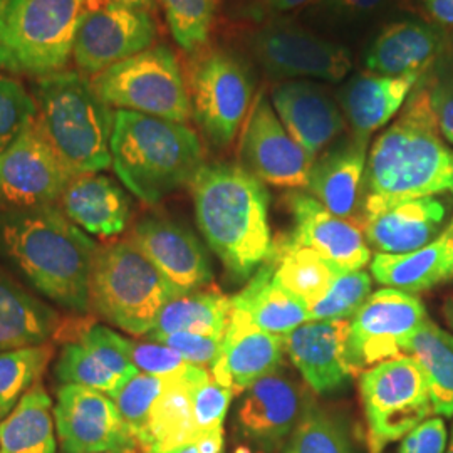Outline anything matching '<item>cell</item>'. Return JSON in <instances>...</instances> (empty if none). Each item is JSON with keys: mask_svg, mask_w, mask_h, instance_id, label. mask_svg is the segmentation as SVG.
Listing matches in <instances>:
<instances>
[{"mask_svg": "<svg viewBox=\"0 0 453 453\" xmlns=\"http://www.w3.org/2000/svg\"><path fill=\"white\" fill-rule=\"evenodd\" d=\"M421 81L428 88L440 134L453 145V42H447L435 65L421 76Z\"/></svg>", "mask_w": 453, "mask_h": 453, "instance_id": "43", "label": "cell"}, {"mask_svg": "<svg viewBox=\"0 0 453 453\" xmlns=\"http://www.w3.org/2000/svg\"><path fill=\"white\" fill-rule=\"evenodd\" d=\"M428 319L415 294L385 288L372 292L351 318L346 361L353 378L372 366L402 357L406 341Z\"/></svg>", "mask_w": 453, "mask_h": 453, "instance_id": "11", "label": "cell"}, {"mask_svg": "<svg viewBox=\"0 0 453 453\" xmlns=\"http://www.w3.org/2000/svg\"><path fill=\"white\" fill-rule=\"evenodd\" d=\"M155 39V20L145 11L108 0H86L73 59L82 73L96 76L151 48Z\"/></svg>", "mask_w": 453, "mask_h": 453, "instance_id": "12", "label": "cell"}, {"mask_svg": "<svg viewBox=\"0 0 453 453\" xmlns=\"http://www.w3.org/2000/svg\"><path fill=\"white\" fill-rule=\"evenodd\" d=\"M447 443V425L440 417H435L423 421L402 438L398 453H445Z\"/></svg>", "mask_w": 453, "mask_h": 453, "instance_id": "47", "label": "cell"}, {"mask_svg": "<svg viewBox=\"0 0 453 453\" xmlns=\"http://www.w3.org/2000/svg\"><path fill=\"white\" fill-rule=\"evenodd\" d=\"M351 319L308 321L284 336L286 353L312 391H336L353 378L346 361Z\"/></svg>", "mask_w": 453, "mask_h": 453, "instance_id": "22", "label": "cell"}, {"mask_svg": "<svg viewBox=\"0 0 453 453\" xmlns=\"http://www.w3.org/2000/svg\"><path fill=\"white\" fill-rule=\"evenodd\" d=\"M162 453H200V450H198L196 443H185V445H180L177 449H172L168 452Z\"/></svg>", "mask_w": 453, "mask_h": 453, "instance_id": "53", "label": "cell"}, {"mask_svg": "<svg viewBox=\"0 0 453 453\" xmlns=\"http://www.w3.org/2000/svg\"><path fill=\"white\" fill-rule=\"evenodd\" d=\"M243 168L279 188H306L314 160L284 128L274 106L260 96L249 116L241 146Z\"/></svg>", "mask_w": 453, "mask_h": 453, "instance_id": "16", "label": "cell"}, {"mask_svg": "<svg viewBox=\"0 0 453 453\" xmlns=\"http://www.w3.org/2000/svg\"><path fill=\"white\" fill-rule=\"evenodd\" d=\"M108 2H114L119 5H127V7H133V9H140L150 12L157 7V0H108Z\"/></svg>", "mask_w": 453, "mask_h": 453, "instance_id": "51", "label": "cell"}, {"mask_svg": "<svg viewBox=\"0 0 453 453\" xmlns=\"http://www.w3.org/2000/svg\"><path fill=\"white\" fill-rule=\"evenodd\" d=\"M403 355L418 361L426 376L434 413L453 417V334L426 319L406 341Z\"/></svg>", "mask_w": 453, "mask_h": 453, "instance_id": "36", "label": "cell"}, {"mask_svg": "<svg viewBox=\"0 0 453 453\" xmlns=\"http://www.w3.org/2000/svg\"><path fill=\"white\" fill-rule=\"evenodd\" d=\"M211 370L187 366L170 376L166 388L150 411L140 447L148 453L168 452L185 443H195L198 432L195 425V383Z\"/></svg>", "mask_w": 453, "mask_h": 453, "instance_id": "29", "label": "cell"}, {"mask_svg": "<svg viewBox=\"0 0 453 453\" xmlns=\"http://www.w3.org/2000/svg\"><path fill=\"white\" fill-rule=\"evenodd\" d=\"M366 151L368 140L355 134L341 145L326 150L314 160L306 187L308 194L333 215L361 224Z\"/></svg>", "mask_w": 453, "mask_h": 453, "instance_id": "24", "label": "cell"}, {"mask_svg": "<svg viewBox=\"0 0 453 453\" xmlns=\"http://www.w3.org/2000/svg\"><path fill=\"white\" fill-rule=\"evenodd\" d=\"M224 338L194 334V333H173L157 342H162L168 348L175 349L190 365L211 370L213 363L217 361V357H220V353H222Z\"/></svg>", "mask_w": 453, "mask_h": 453, "instance_id": "46", "label": "cell"}, {"mask_svg": "<svg viewBox=\"0 0 453 453\" xmlns=\"http://www.w3.org/2000/svg\"><path fill=\"white\" fill-rule=\"evenodd\" d=\"M130 453H148V452H146L145 449H142V447H140V445H138V447H134V449H133V450H131Z\"/></svg>", "mask_w": 453, "mask_h": 453, "instance_id": "58", "label": "cell"}, {"mask_svg": "<svg viewBox=\"0 0 453 453\" xmlns=\"http://www.w3.org/2000/svg\"><path fill=\"white\" fill-rule=\"evenodd\" d=\"M286 203L292 217L291 234H286L289 242L316 250L341 271H361L368 265L372 249L361 222L333 215L304 192L286 195Z\"/></svg>", "mask_w": 453, "mask_h": 453, "instance_id": "20", "label": "cell"}, {"mask_svg": "<svg viewBox=\"0 0 453 453\" xmlns=\"http://www.w3.org/2000/svg\"><path fill=\"white\" fill-rule=\"evenodd\" d=\"M417 4L432 22L453 27V0H417Z\"/></svg>", "mask_w": 453, "mask_h": 453, "instance_id": "48", "label": "cell"}, {"mask_svg": "<svg viewBox=\"0 0 453 453\" xmlns=\"http://www.w3.org/2000/svg\"><path fill=\"white\" fill-rule=\"evenodd\" d=\"M5 4H7V0H0V16H2L4 9H5Z\"/></svg>", "mask_w": 453, "mask_h": 453, "instance_id": "60", "label": "cell"}, {"mask_svg": "<svg viewBox=\"0 0 453 453\" xmlns=\"http://www.w3.org/2000/svg\"><path fill=\"white\" fill-rule=\"evenodd\" d=\"M252 95V76L234 54L209 50L192 65V116L213 145L226 146L235 138Z\"/></svg>", "mask_w": 453, "mask_h": 453, "instance_id": "10", "label": "cell"}, {"mask_svg": "<svg viewBox=\"0 0 453 453\" xmlns=\"http://www.w3.org/2000/svg\"><path fill=\"white\" fill-rule=\"evenodd\" d=\"M170 376H153L138 372L134 378L116 393L114 403L118 406L123 420L130 426L133 437L136 438L138 445L146 430V423L150 411L166 388Z\"/></svg>", "mask_w": 453, "mask_h": 453, "instance_id": "42", "label": "cell"}, {"mask_svg": "<svg viewBox=\"0 0 453 453\" xmlns=\"http://www.w3.org/2000/svg\"><path fill=\"white\" fill-rule=\"evenodd\" d=\"M284 351V336L260 329L243 311L232 308L222 353L211 368V376L234 393H243L279 370Z\"/></svg>", "mask_w": 453, "mask_h": 453, "instance_id": "21", "label": "cell"}, {"mask_svg": "<svg viewBox=\"0 0 453 453\" xmlns=\"http://www.w3.org/2000/svg\"><path fill=\"white\" fill-rule=\"evenodd\" d=\"M37 119L35 97L20 82L0 76V153L14 145Z\"/></svg>", "mask_w": 453, "mask_h": 453, "instance_id": "41", "label": "cell"}, {"mask_svg": "<svg viewBox=\"0 0 453 453\" xmlns=\"http://www.w3.org/2000/svg\"><path fill=\"white\" fill-rule=\"evenodd\" d=\"M252 44L262 67L275 78L338 82L351 69L348 49L286 22L264 27Z\"/></svg>", "mask_w": 453, "mask_h": 453, "instance_id": "15", "label": "cell"}, {"mask_svg": "<svg viewBox=\"0 0 453 453\" xmlns=\"http://www.w3.org/2000/svg\"><path fill=\"white\" fill-rule=\"evenodd\" d=\"M453 226H449L435 242L406 254L372 256V274L380 284L398 291L418 294L445 282L449 267V243Z\"/></svg>", "mask_w": 453, "mask_h": 453, "instance_id": "33", "label": "cell"}, {"mask_svg": "<svg viewBox=\"0 0 453 453\" xmlns=\"http://www.w3.org/2000/svg\"><path fill=\"white\" fill-rule=\"evenodd\" d=\"M97 245L58 205L0 207V262L59 308L89 312Z\"/></svg>", "mask_w": 453, "mask_h": 453, "instance_id": "1", "label": "cell"}, {"mask_svg": "<svg viewBox=\"0 0 453 453\" xmlns=\"http://www.w3.org/2000/svg\"><path fill=\"white\" fill-rule=\"evenodd\" d=\"M134 449V447H133ZM133 449H123V450H111V452H103V453H130Z\"/></svg>", "mask_w": 453, "mask_h": 453, "instance_id": "59", "label": "cell"}, {"mask_svg": "<svg viewBox=\"0 0 453 453\" xmlns=\"http://www.w3.org/2000/svg\"><path fill=\"white\" fill-rule=\"evenodd\" d=\"M48 301L0 265V353L48 344L63 326Z\"/></svg>", "mask_w": 453, "mask_h": 453, "instance_id": "28", "label": "cell"}, {"mask_svg": "<svg viewBox=\"0 0 453 453\" xmlns=\"http://www.w3.org/2000/svg\"><path fill=\"white\" fill-rule=\"evenodd\" d=\"M179 296L211 286L213 271L203 243L192 230L165 217H146L130 237Z\"/></svg>", "mask_w": 453, "mask_h": 453, "instance_id": "19", "label": "cell"}, {"mask_svg": "<svg viewBox=\"0 0 453 453\" xmlns=\"http://www.w3.org/2000/svg\"><path fill=\"white\" fill-rule=\"evenodd\" d=\"M195 443L198 445L200 453H224V430L211 432Z\"/></svg>", "mask_w": 453, "mask_h": 453, "instance_id": "50", "label": "cell"}, {"mask_svg": "<svg viewBox=\"0 0 453 453\" xmlns=\"http://www.w3.org/2000/svg\"><path fill=\"white\" fill-rule=\"evenodd\" d=\"M235 393L217 383L211 372L203 374L194 387L195 425L198 440L211 432L224 430L226 411ZM196 440V441H198Z\"/></svg>", "mask_w": 453, "mask_h": 453, "instance_id": "44", "label": "cell"}, {"mask_svg": "<svg viewBox=\"0 0 453 453\" xmlns=\"http://www.w3.org/2000/svg\"><path fill=\"white\" fill-rule=\"evenodd\" d=\"M127 351L133 365L138 368V372L145 374L165 378V376H173L177 372H183L187 366H190V363L185 361L175 349L155 341L138 342V341L127 340Z\"/></svg>", "mask_w": 453, "mask_h": 453, "instance_id": "45", "label": "cell"}, {"mask_svg": "<svg viewBox=\"0 0 453 453\" xmlns=\"http://www.w3.org/2000/svg\"><path fill=\"white\" fill-rule=\"evenodd\" d=\"M447 42L445 33L435 26L418 20L393 22L376 35L368 49V73L381 76H423L435 65Z\"/></svg>", "mask_w": 453, "mask_h": 453, "instance_id": "26", "label": "cell"}, {"mask_svg": "<svg viewBox=\"0 0 453 453\" xmlns=\"http://www.w3.org/2000/svg\"><path fill=\"white\" fill-rule=\"evenodd\" d=\"M52 398L41 381L0 421V453H56Z\"/></svg>", "mask_w": 453, "mask_h": 453, "instance_id": "34", "label": "cell"}, {"mask_svg": "<svg viewBox=\"0 0 453 453\" xmlns=\"http://www.w3.org/2000/svg\"><path fill=\"white\" fill-rule=\"evenodd\" d=\"M453 188V151L438 130L430 93L418 81L402 113L372 143L365 172L363 224L393 205Z\"/></svg>", "mask_w": 453, "mask_h": 453, "instance_id": "2", "label": "cell"}, {"mask_svg": "<svg viewBox=\"0 0 453 453\" xmlns=\"http://www.w3.org/2000/svg\"><path fill=\"white\" fill-rule=\"evenodd\" d=\"M277 453H355L348 425L309 400L286 445Z\"/></svg>", "mask_w": 453, "mask_h": 453, "instance_id": "37", "label": "cell"}, {"mask_svg": "<svg viewBox=\"0 0 453 453\" xmlns=\"http://www.w3.org/2000/svg\"><path fill=\"white\" fill-rule=\"evenodd\" d=\"M357 378L370 453L385 452L434 413L426 376L410 355L383 361Z\"/></svg>", "mask_w": 453, "mask_h": 453, "instance_id": "8", "label": "cell"}, {"mask_svg": "<svg viewBox=\"0 0 453 453\" xmlns=\"http://www.w3.org/2000/svg\"><path fill=\"white\" fill-rule=\"evenodd\" d=\"M372 277L368 273H341L323 297L309 306V321L351 319L372 296Z\"/></svg>", "mask_w": 453, "mask_h": 453, "instance_id": "39", "label": "cell"}, {"mask_svg": "<svg viewBox=\"0 0 453 453\" xmlns=\"http://www.w3.org/2000/svg\"><path fill=\"white\" fill-rule=\"evenodd\" d=\"M269 259L274 262L275 282L301 297L308 308L344 273L316 250L289 242L282 234L273 242Z\"/></svg>", "mask_w": 453, "mask_h": 453, "instance_id": "35", "label": "cell"}, {"mask_svg": "<svg viewBox=\"0 0 453 453\" xmlns=\"http://www.w3.org/2000/svg\"><path fill=\"white\" fill-rule=\"evenodd\" d=\"M235 453H252L250 452V449L249 447H239L237 450H235Z\"/></svg>", "mask_w": 453, "mask_h": 453, "instance_id": "57", "label": "cell"}, {"mask_svg": "<svg viewBox=\"0 0 453 453\" xmlns=\"http://www.w3.org/2000/svg\"><path fill=\"white\" fill-rule=\"evenodd\" d=\"M195 219L226 273L245 280L273 252L271 196L265 185L239 165H203L188 185Z\"/></svg>", "mask_w": 453, "mask_h": 453, "instance_id": "3", "label": "cell"}, {"mask_svg": "<svg viewBox=\"0 0 453 453\" xmlns=\"http://www.w3.org/2000/svg\"><path fill=\"white\" fill-rule=\"evenodd\" d=\"M341 11L349 14H368L381 7L387 0H333Z\"/></svg>", "mask_w": 453, "mask_h": 453, "instance_id": "49", "label": "cell"}, {"mask_svg": "<svg viewBox=\"0 0 453 453\" xmlns=\"http://www.w3.org/2000/svg\"><path fill=\"white\" fill-rule=\"evenodd\" d=\"M108 106L185 123L192 116L188 88L175 54L165 46L146 49L111 65L93 80Z\"/></svg>", "mask_w": 453, "mask_h": 453, "instance_id": "9", "label": "cell"}, {"mask_svg": "<svg viewBox=\"0 0 453 453\" xmlns=\"http://www.w3.org/2000/svg\"><path fill=\"white\" fill-rule=\"evenodd\" d=\"M273 106L284 128L316 160L344 131V118L321 86L288 81L273 91Z\"/></svg>", "mask_w": 453, "mask_h": 453, "instance_id": "23", "label": "cell"}, {"mask_svg": "<svg viewBox=\"0 0 453 453\" xmlns=\"http://www.w3.org/2000/svg\"><path fill=\"white\" fill-rule=\"evenodd\" d=\"M59 203L73 224L99 239L119 235L130 222V196L113 179L101 173L74 177Z\"/></svg>", "mask_w": 453, "mask_h": 453, "instance_id": "27", "label": "cell"}, {"mask_svg": "<svg viewBox=\"0 0 453 453\" xmlns=\"http://www.w3.org/2000/svg\"><path fill=\"white\" fill-rule=\"evenodd\" d=\"M445 453H453V425L452 430H450V434H449V443H447Z\"/></svg>", "mask_w": 453, "mask_h": 453, "instance_id": "56", "label": "cell"}, {"mask_svg": "<svg viewBox=\"0 0 453 453\" xmlns=\"http://www.w3.org/2000/svg\"><path fill=\"white\" fill-rule=\"evenodd\" d=\"M111 166L131 194L153 205L192 183L203 148L185 123L116 110Z\"/></svg>", "mask_w": 453, "mask_h": 453, "instance_id": "4", "label": "cell"}, {"mask_svg": "<svg viewBox=\"0 0 453 453\" xmlns=\"http://www.w3.org/2000/svg\"><path fill=\"white\" fill-rule=\"evenodd\" d=\"M445 282H453V234L450 243H449V267H447V277Z\"/></svg>", "mask_w": 453, "mask_h": 453, "instance_id": "55", "label": "cell"}, {"mask_svg": "<svg viewBox=\"0 0 453 453\" xmlns=\"http://www.w3.org/2000/svg\"><path fill=\"white\" fill-rule=\"evenodd\" d=\"M127 351V338L113 329L89 324L63 346L54 376L61 385H80L116 396L138 374Z\"/></svg>", "mask_w": 453, "mask_h": 453, "instance_id": "18", "label": "cell"}, {"mask_svg": "<svg viewBox=\"0 0 453 453\" xmlns=\"http://www.w3.org/2000/svg\"><path fill=\"white\" fill-rule=\"evenodd\" d=\"M173 39L185 50H198L209 41L217 0H160Z\"/></svg>", "mask_w": 453, "mask_h": 453, "instance_id": "40", "label": "cell"}, {"mask_svg": "<svg viewBox=\"0 0 453 453\" xmlns=\"http://www.w3.org/2000/svg\"><path fill=\"white\" fill-rule=\"evenodd\" d=\"M52 346L41 344L0 353V421L4 420L44 374Z\"/></svg>", "mask_w": 453, "mask_h": 453, "instance_id": "38", "label": "cell"}, {"mask_svg": "<svg viewBox=\"0 0 453 453\" xmlns=\"http://www.w3.org/2000/svg\"><path fill=\"white\" fill-rule=\"evenodd\" d=\"M420 78V74L381 76L365 73L348 82L341 93V106L353 134L370 140L374 131L402 111Z\"/></svg>", "mask_w": 453, "mask_h": 453, "instance_id": "30", "label": "cell"}, {"mask_svg": "<svg viewBox=\"0 0 453 453\" xmlns=\"http://www.w3.org/2000/svg\"><path fill=\"white\" fill-rule=\"evenodd\" d=\"M78 177L37 123L0 153V207L29 209L56 205Z\"/></svg>", "mask_w": 453, "mask_h": 453, "instance_id": "13", "label": "cell"}, {"mask_svg": "<svg viewBox=\"0 0 453 453\" xmlns=\"http://www.w3.org/2000/svg\"><path fill=\"white\" fill-rule=\"evenodd\" d=\"M308 396L291 378L273 372L243 391L237 408L239 437L262 453H277L303 417Z\"/></svg>", "mask_w": 453, "mask_h": 453, "instance_id": "17", "label": "cell"}, {"mask_svg": "<svg viewBox=\"0 0 453 453\" xmlns=\"http://www.w3.org/2000/svg\"><path fill=\"white\" fill-rule=\"evenodd\" d=\"M179 294L130 239L99 245L89 277V312L133 336H146Z\"/></svg>", "mask_w": 453, "mask_h": 453, "instance_id": "6", "label": "cell"}, {"mask_svg": "<svg viewBox=\"0 0 453 453\" xmlns=\"http://www.w3.org/2000/svg\"><path fill=\"white\" fill-rule=\"evenodd\" d=\"M269 2L277 11H289V9L301 7V5L308 4L311 0H269Z\"/></svg>", "mask_w": 453, "mask_h": 453, "instance_id": "52", "label": "cell"}, {"mask_svg": "<svg viewBox=\"0 0 453 453\" xmlns=\"http://www.w3.org/2000/svg\"><path fill=\"white\" fill-rule=\"evenodd\" d=\"M452 194H453V188H452ZM449 226H453V215H452V222H450V224H449Z\"/></svg>", "mask_w": 453, "mask_h": 453, "instance_id": "61", "label": "cell"}, {"mask_svg": "<svg viewBox=\"0 0 453 453\" xmlns=\"http://www.w3.org/2000/svg\"><path fill=\"white\" fill-rule=\"evenodd\" d=\"M232 316V297L215 286L173 297L162 309L148 341H160L173 333H194L224 338Z\"/></svg>", "mask_w": 453, "mask_h": 453, "instance_id": "32", "label": "cell"}, {"mask_svg": "<svg viewBox=\"0 0 453 453\" xmlns=\"http://www.w3.org/2000/svg\"><path fill=\"white\" fill-rule=\"evenodd\" d=\"M34 93L41 128L76 175L111 166L114 111L93 82L81 73L61 71L39 78Z\"/></svg>", "mask_w": 453, "mask_h": 453, "instance_id": "5", "label": "cell"}, {"mask_svg": "<svg viewBox=\"0 0 453 453\" xmlns=\"http://www.w3.org/2000/svg\"><path fill=\"white\" fill-rule=\"evenodd\" d=\"M86 0H7L0 16V69L44 78L73 58Z\"/></svg>", "mask_w": 453, "mask_h": 453, "instance_id": "7", "label": "cell"}, {"mask_svg": "<svg viewBox=\"0 0 453 453\" xmlns=\"http://www.w3.org/2000/svg\"><path fill=\"white\" fill-rule=\"evenodd\" d=\"M443 316L447 319V323L450 324V327L453 329V296L449 297L443 304Z\"/></svg>", "mask_w": 453, "mask_h": 453, "instance_id": "54", "label": "cell"}, {"mask_svg": "<svg viewBox=\"0 0 453 453\" xmlns=\"http://www.w3.org/2000/svg\"><path fill=\"white\" fill-rule=\"evenodd\" d=\"M232 308L243 311L260 329L286 336L309 321L308 304L274 280V262L265 260L242 291L232 297Z\"/></svg>", "mask_w": 453, "mask_h": 453, "instance_id": "31", "label": "cell"}, {"mask_svg": "<svg viewBox=\"0 0 453 453\" xmlns=\"http://www.w3.org/2000/svg\"><path fill=\"white\" fill-rule=\"evenodd\" d=\"M447 207L437 196L393 205L365 220V237L378 254H406L423 249L445 232Z\"/></svg>", "mask_w": 453, "mask_h": 453, "instance_id": "25", "label": "cell"}, {"mask_svg": "<svg viewBox=\"0 0 453 453\" xmlns=\"http://www.w3.org/2000/svg\"><path fill=\"white\" fill-rule=\"evenodd\" d=\"M54 421L61 453H103L138 447L113 398L97 389L61 385Z\"/></svg>", "mask_w": 453, "mask_h": 453, "instance_id": "14", "label": "cell"}]
</instances>
